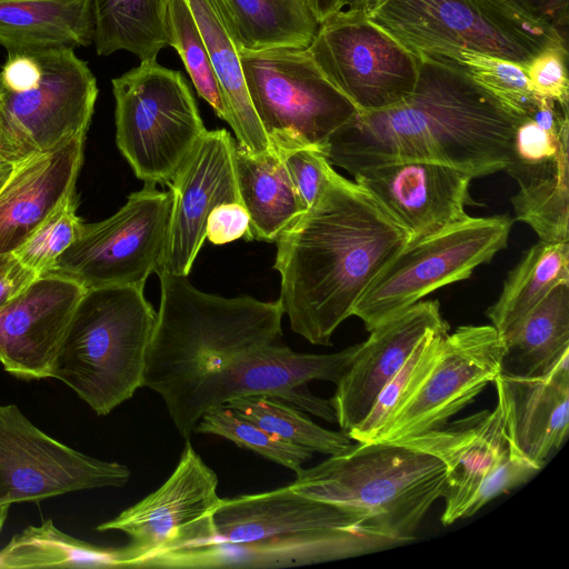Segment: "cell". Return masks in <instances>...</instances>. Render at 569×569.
I'll return each mask as SVG.
<instances>
[{"label": "cell", "instance_id": "obj_9", "mask_svg": "<svg viewBox=\"0 0 569 569\" xmlns=\"http://www.w3.org/2000/svg\"><path fill=\"white\" fill-rule=\"evenodd\" d=\"M508 216L467 217L437 233L409 241L373 278L352 316L368 331L443 286L466 280L506 248Z\"/></svg>", "mask_w": 569, "mask_h": 569}, {"label": "cell", "instance_id": "obj_23", "mask_svg": "<svg viewBox=\"0 0 569 569\" xmlns=\"http://www.w3.org/2000/svg\"><path fill=\"white\" fill-rule=\"evenodd\" d=\"M84 138L14 163L0 189V253L14 252L41 223L74 194Z\"/></svg>", "mask_w": 569, "mask_h": 569}, {"label": "cell", "instance_id": "obj_34", "mask_svg": "<svg viewBox=\"0 0 569 569\" xmlns=\"http://www.w3.org/2000/svg\"><path fill=\"white\" fill-rule=\"evenodd\" d=\"M226 406L269 433L312 452L335 456L352 445L347 432L322 428L300 409L276 397H240L228 401Z\"/></svg>", "mask_w": 569, "mask_h": 569}, {"label": "cell", "instance_id": "obj_44", "mask_svg": "<svg viewBox=\"0 0 569 569\" xmlns=\"http://www.w3.org/2000/svg\"><path fill=\"white\" fill-rule=\"evenodd\" d=\"M249 214L240 202H224L217 206L209 214L206 238L217 246L226 244L240 238L247 240Z\"/></svg>", "mask_w": 569, "mask_h": 569}, {"label": "cell", "instance_id": "obj_38", "mask_svg": "<svg viewBox=\"0 0 569 569\" xmlns=\"http://www.w3.org/2000/svg\"><path fill=\"white\" fill-rule=\"evenodd\" d=\"M167 26L169 46L180 56L198 94L220 119L228 122V112L206 44L186 0H169Z\"/></svg>", "mask_w": 569, "mask_h": 569}, {"label": "cell", "instance_id": "obj_42", "mask_svg": "<svg viewBox=\"0 0 569 569\" xmlns=\"http://www.w3.org/2000/svg\"><path fill=\"white\" fill-rule=\"evenodd\" d=\"M567 61V44H558L545 49L526 66L532 91L557 101L563 108H568L569 98Z\"/></svg>", "mask_w": 569, "mask_h": 569}, {"label": "cell", "instance_id": "obj_43", "mask_svg": "<svg viewBox=\"0 0 569 569\" xmlns=\"http://www.w3.org/2000/svg\"><path fill=\"white\" fill-rule=\"evenodd\" d=\"M540 469L510 447V453L482 483L469 509V517L488 502L528 481Z\"/></svg>", "mask_w": 569, "mask_h": 569}, {"label": "cell", "instance_id": "obj_13", "mask_svg": "<svg viewBox=\"0 0 569 569\" xmlns=\"http://www.w3.org/2000/svg\"><path fill=\"white\" fill-rule=\"evenodd\" d=\"M308 51L358 112L399 103L418 80V57L360 11H337L320 22Z\"/></svg>", "mask_w": 569, "mask_h": 569}, {"label": "cell", "instance_id": "obj_16", "mask_svg": "<svg viewBox=\"0 0 569 569\" xmlns=\"http://www.w3.org/2000/svg\"><path fill=\"white\" fill-rule=\"evenodd\" d=\"M234 150L227 130H207L167 184L171 193L170 219L154 272L187 277L206 240L210 212L220 203H241Z\"/></svg>", "mask_w": 569, "mask_h": 569}, {"label": "cell", "instance_id": "obj_19", "mask_svg": "<svg viewBox=\"0 0 569 569\" xmlns=\"http://www.w3.org/2000/svg\"><path fill=\"white\" fill-rule=\"evenodd\" d=\"M442 328L449 326L441 316L439 302L420 300L369 331L329 400L342 431L349 432L367 417L383 387L419 341Z\"/></svg>", "mask_w": 569, "mask_h": 569}, {"label": "cell", "instance_id": "obj_35", "mask_svg": "<svg viewBox=\"0 0 569 569\" xmlns=\"http://www.w3.org/2000/svg\"><path fill=\"white\" fill-rule=\"evenodd\" d=\"M447 60L496 97L503 106L522 117H531L539 104L529 83L526 67L471 50L448 48L423 53Z\"/></svg>", "mask_w": 569, "mask_h": 569}, {"label": "cell", "instance_id": "obj_41", "mask_svg": "<svg viewBox=\"0 0 569 569\" xmlns=\"http://www.w3.org/2000/svg\"><path fill=\"white\" fill-rule=\"evenodd\" d=\"M279 152L291 181L308 210L322 192L333 170L332 164L325 153L315 147H300Z\"/></svg>", "mask_w": 569, "mask_h": 569}, {"label": "cell", "instance_id": "obj_24", "mask_svg": "<svg viewBox=\"0 0 569 569\" xmlns=\"http://www.w3.org/2000/svg\"><path fill=\"white\" fill-rule=\"evenodd\" d=\"M509 446L541 469L569 432V355L546 376L493 380Z\"/></svg>", "mask_w": 569, "mask_h": 569}, {"label": "cell", "instance_id": "obj_50", "mask_svg": "<svg viewBox=\"0 0 569 569\" xmlns=\"http://www.w3.org/2000/svg\"><path fill=\"white\" fill-rule=\"evenodd\" d=\"M0 159L6 160V159H4V157H3V150H2L1 142H0ZM7 161H8V160H7Z\"/></svg>", "mask_w": 569, "mask_h": 569}, {"label": "cell", "instance_id": "obj_30", "mask_svg": "<svg viewBox=\"0 0 569 569\" xmlns=\"http://www.w3.org/2000/svg\"><path fill=\"white\" fill-rule=\"evenodd\" d=\"M238 49H306L319 22L307 0H221Z\"/></svg>", "mask_w": 569, "mask_h": 569}, {"label": "cell", "instance_id": "obj_22", "mask_svg": "<svg viewBox=\"0 0 569 569\" xmlns=\"http://www.w3.org/2000/svg\"><path fill=\"white\" fill-rule=\"evenodd\" d=\"M213 522L217 541L236 545L288 535L353 529L377 531L365 513L303 496L290 485L221 499Z\"/></svg>", "mask_w": 569, "mask_h": 569}, {"label": "cell", "instance_id": "obj_4", "mask_svg": "<svg viewBox=\"0 0 569 569\" xmlns=\"http://www.w3.org/2000/svg\"><path fill=\"white\" fill-rule=\"evenodd\" d=\"M157 312L132 286L86 289L52 363L50 378L107 416L142 387Z\"/></svg>", "mask_w": 569, "mask_h": 569}, {"label": "cell", "instance_id": "obj_8", "mask_svg": "<svg viewBox=\"0 0 569 569\" xmlns=\"http://www.w3.org/2000/svg\"><path fill=\"white\" fill-rule=\"evenodd\" d=\"M111 83L120 152L144 183L168 184L207 131L187 82L154 60Z\"/></svg>", "mask_w": 569, "mask_h": 569}, {"label": "cell", "instance_id": "obj_1", "mask_svg": "<svg viewBox=\"0 0 569 569\" xmlns=\"http://www.w3.org/2000/svg\"><path fill=\"white\" fill-rule=\"evenodd\" d=\"M413 91L383 110L357 112L327 139L322 152L350 174L396 162L428 161L472 178L502 171L509 163L515 128L526 117L453 63L417 54Z\"/></svg>", "mask_w": 569, "mask_h": 569}, {"label": "cell", "instance_id": "obj_2", "mask_svg": "<svg viewBox=\"0 0 569 569\" xmlns=\"http://www.w3.org/2000/svg\"><path fill=\"white\" fill-rule=\"evenodd\" d=\"M160 305L146 355L142 387L157 392L188 440L209 410L238 397L261 352L283 342L280 303L224 298L187 277L156 272Z\"/></svg>", "mask_w": 569, "mask_h": 569}, {"label": "cell", "instance_id": "obj_14", "mask_svg": "<svg viewBox=\"0 0 569 569\" xmlns=\"http://www.w3.org/2000/svg\"><path fill=\"white\" fill-rule=\"evenodd\" d=\"M130 469L80 452L33 425L16 405H0V503L121 488Z\"/></svg>", "mask_w": 569, "mask_h": 569}, {"label": "cell", "instance_id": "obj_47", "mask_svg": "<svg viewBox=\"0 0 569 569\" xmlns=\"http://www.w3.org/2000/svg\"><path fill=\"white\" fill-rule=\"evenodd\" d=\"M369 0H339L338 11H360L362 12Z\"/></svg>", "mask_w": 569, "mask_h": 569}, {"label": "cell", "instance_id": "obj_17", "mask_svg": "<svg viewBox=\"0 0 569 569\" xmlns=\"http://www.w3.org/2000/svg\"><path fill=\"white\" fill-rule=\"evenodd\" d=\"M353 177L410 233V241L462 221L469 217L466 207L475 203L469 193L473 178L441 163H387Z\"/></svg>", "mask_w": 569, "mask_h": 569}, {"label": "cell", "instance_id": "obj_27", "mask_svg": "<svg viewBox=\"0 0 569 569\" xmlns=\"http://www.w3.org/2000/svg\"><path fill=\"white\" fill-rule=\"evenodd\" d=\"M234 167L240 200L249 214L247 240L274 241L307 211L279 151L250 153L238 144Z\"/></svg>", "mask_w": 569, "mask_h": 569}, {"label": "cell", "instance_id": "obj_29", "mask_svg": "<svg viewBox=\"0 0 569 569\" xmlns=\"http://www.w3.org/2000/svg\"><path fill=\"white\" fill-rule=\"evenodd\" d=\"M560 284H569V242L539 240L508 272L498 299L486 312L501 340Z\"/></svg>", "mask_w": 569, "mask_h": 569}, {"label": "cell", "instance_id": "obj_33", "mask_svg": "<svg viewBox=\"0 0 569 569\" xmlns=\"http://www.w3.org/2000/svg\"><path fill=\"white\" fill-rule=\"evenodd\" d=\"M568 137L561 141L556 167L519 186L511 198L516 219L528 224L546 242H569Z\"/></svg>", "mask_w": 569, "mask_h": 569}, {"label": "cell", "instance_id": "obj_6", "mask_svg": "<svg viewBox=\"0 0 569 569\" xmlns=\"http://www.w3.org/2000/svg\"><path fill=\"white\" fill-rule=\"evenodd\" d=\"M98 98L96 77L72 48L11 51L0 68V142L18 162L86 138Z\"/></svg>", "mask_w": 569, "mask_h": 569}, {"label": "cell", "instance_id": "obj_25", "mask_svg": "<svg viewBox=\"0 0 569 569\" xmlns=\"http://www.w3.org/2000/svg\"><path fill=\"white\" fill-rule=\"evenodd\" d=\"M186 1L206 44L238 146L253 154L271 150L270 140L251 103L237 39L221 0Z\"/></svg>", "mask_w": 569, "mask_h": 569}, {"label": "cell", "instance_id": "obj_45", "mask_svg": "<svg viewBox=\"0 0 569 569\" xmlns=\"http://www.w3.org/2000/svg\"><path fill=\"white\" fill-rule=\"evenodd\" d=\"M37 277L14 252L0 253V308L24 291Z\"/></svg>", "mask_w": 569, "mask_h": 569}, {"label": "cell", "instance_id": "obj_3", "mask_svg": "<svg viewBox=\"0 0 569 569\" xmlns=\"http://www.w3.org/2000/svg\"><path fill=\"white\" fill-rule=\"evenodd\" d=\"M410 240L365 188L333 169L316 202L276 240L278 301L292 331L331 346L373 278Z\"/></svg>", "mask_w": 569, "mask_h": 569}, {"label": "cell", "instance_id": "obj_18", "mask_svg": "<svg viewBox=\"0 0 569 569\" xmlns=\"http://www.w3.org/2000/svg\"><path fill=\"white\" fill-rule=\"evenodd\" d=\"M57 273L37 277L0 308V363L21 379L50 378L61 340L84 292Z\"/></svg>", "mask_w": 569, "mask_h": 569}, {"label": "cell", "instance_id": "obj_10", "mask_svg": "<svg viewBox=\"0 0 569 569\" xmlns=\"http://www.w3.org/2000/svg\"><path fill=\"white\" fill-rule=\"evenodd\" d=\"M253 109L271 147H315L358 110L320 71L308 48L239 50Z\"/></svg>", "mask_w": 569, "mask_h": 569}, {"label": "cell", "instance_id": "obj_11", "mask_svg": "<svg viewBox=\"0 0 569 569\" xmlns=\"http://www.w3.org/2000/svg\"><path fill=\"white\" fill-rule=\"evenodd\" d=\"M218 476L186 440L171 476L156 491L97 530H118L122 567H147L160 557L217 541L213 515L220 503Z\"/></svg>", "mask_w": 569, "mask_h": 569}, {"label": "cell", "instance_id": "obj_20", "mask_svg": "<svg viewBox=\"0 0 569 569\" xmlns=\"http://www.w3.org/2000/svg\"><path fill=\"white\" fill-rule=\"evenodd\" d=\"M396 442L430 453L446 466L445 526L469 517L478 490L510 453L498 402L491 411L476 412Z\"/></svg>", "mask_w": 569, "mask_h": 569}, {"label": "cell", "instance_id": "obj_40", "mask_svg": "<svg viewBox=\"0 0 569 569\" xmlns=\"http://www.w3.org/2000/svg\"><path fill=\"white\" fill-rule=\"evenodd\" d=\"M568 132L569 122L556 133L542 128L531 117L523 118L515 128L505 171L519 186L549 172L557 164L561 141Z\"/></svg>", "mask_w": 569, "mask_h": 569}, {"label": "cell", "instance_id": "obj_12", "mask_svg": "<svg viewBox=\"0 0 569 569\" xmlns=\"http://www.w3.org/2000/svg\"><path fill=\"white\" fill-rule=\"evenodd\" d=\"M170 210V191L144 183L114 214L84 224L79 239L62 253L51 272L84 289L107 286L143 289L161 261Z\"/></svg>", "mask_w": 569, "mask_h": 569}, {"label": "cell", "instance_id": "obj_5", "mask_svg": "<svg viewBox=\"0 0 569 569\" xmlns=\"http://www.w3.org/2000/svg\"><path fill=\"white\" fill-rule=\"evenodd\" d=\"M291 488L365 513L373 529L407 543L442 498L446 466L400 442L366 441L296 472Z\"/></svg>", "mask_w": 569, "mask_h": 569}, {"label": "cell", "instance_id": "obj_7", "mask_svg": "<svg viewBox=\"0 0 569 569\" xmlns=\"http://www.w3.org/2000/svg\"><path fill=\"white\" fill-rule=\"evenodd\" d=\"M366 18L413 54L460 48L527 66L567 44L510 0H369Z\"/></svg>", "mask_w": 569, "mask_h": 569}, {"label": "cell", "instance_id": "obj_49", "mask_svg": "<svg viewBox=\"0 0 569 569\" xmlns=\"http://www.w3.org/2000/svg\"><path fill=\"white\" fill-rule=\"evenodd\" d=\"M10 507H11L10 503H0V531L2 530V528L4 526Z\"/></svg>", "mask_w": 569, "mask_h": 569}, {"label": "cell", "instance_id": "obj_37", "mask_svg": "<svg viewBox=\"0 0 569 569\" xmlns=\"http://www.w3.org/2000/svg\"><path fill=\"white\" fill-rule=\"evenodd\" d=\"M194 432L224 438L295 472L302 469L303 462L313 453L269 433L226 405L207 411L198 421Z\"/></svg>", "mask_w": 569, "mask_h": 569}, {"label": "cell", "instance_id": "obj_15", "mask_svg": "<svg viewBox=\"0 0 569 569\" xmlns=\"http://www.w3.org/2000/svg\"><path fill=\"white\" fill-rule=\"evenodd\" d=\"M502 340L491 325L447 333L433 367L375 441H399L437 429L470 405L500 373Z\"/></svg>", "mask_w": 569, "mask_h": 569}, {"label": "cell", "instance_id": "obj_28", "mask_svg": "<svg viewBox=\"0 0 569 569\" xmlns=\"http://www.w3.org/2000/svg\"><path fill=\"white\" fill-rule=\"evenodd\" d=\"M500 373L537 378L569 355V284L556 287L502 340Z\"/></svg>", "mask_w": 569, "mask_h": 569}, {"label": "cell", "instance_id": "obj_46", "mask_svg": "<svg viewBox=\"0 0 569 569\" xmlns=\"http://www.w3.org/2000/svg\"><path fill=\"white\" fill-rule=\"evenodd\" d=\"M523 12L553 28L567 40L569 0H510Z\"/></svg>", "mask_w": 569, "mask_h": 569}, {"label": "cell", "instance_id": "obj_31", "mask_svg": "<svg viewBox=\"0 0 569 569\" xmlns=\"http://www.w3.org/2000/svg\"><path fill=\"white\" fill-rule=\"evenodd\" d=\"M93 44L99 56L129 51L140 61H154L169 46V0H91Z\"/></svg>", "mask_w": 569, "mask_h": 569}, {"label": "cell", "instance_id": "obj_21", "mask_svg": "<svg viewBox=\"0 0 569 569\" xmlns=\"http://www.w3.org/2000/svg\"><path fill=\"white\" fill-rule=\"evenodd\" d=\"M403 545L385 533L337 530L288 535L249 543H212L152 560L148 567L167 568H267L342 560Z\"/></svg>", "mask_w": 569, "mask_h": 569}, {"label": "cell", "instance_id": "obj_32", "mask_svg": "<svg viewBox=\"0 0 569 569\" xmlns=\"http://www.w3.org/2000/svg\"><path fill=\"white\" fill-rule=\"evenodd\" d=\"M122 567L120 548H101L58 529L51 519L28 526L0 550V568Z\"/></svg>", "mask_w": 569, "mask_h": 569}, {"label": "cell", "instance_id": "obj_36", "mask_svg": "<svg viewBox=\"0 0 569 569\" xmlns=\"http://www.w3.org/2000/svg\"><path fill=\"white\" fill-rule=\"evenodd\" d=\"M449 328L427 333L411 355L379 393L367 417L347 435L356 442L375 441L390 418L422 383L442 348Z\"/></svg>", "mask_w": 569, "mask_h": 569}, {"label": "cell", "instance_id": "obj_26", "mask_svg": "<svg viewBox=\"0 0 569 569\" xmlns=\"http://www.w3.org/2000/svg\"><path fill=\"white\" fill-rule=\"evenodd\" d=\"M91 0H0V46L7 52L93 43Z\"/></svg>", "mask_w": 569, "mask_h": 569}, {"label": "cell", "instance_id": "obj_48", "mask_svg": "<svg viewBox=\"0 0 569 569\" xmlns=\"http://www.w3.org/2000/svg\"><path fill=\"white\" fill-rule=\"evenodd\" d=\"M16 162L0 159V189L3 187L8 178L11 176Z\"/></svg>", "mask_w": 569, "mask_h": 569}, {"label": "cell", "instance_id": "obj_39", "mask_svg": "<svg viewBox=\"0 0 569 569\" xmlns=\"http://www.w3.org/2000/svg\"><path fill=\"white\" fill-rule=\"evenodd\" d=\"M76 210L73 194L66 199L14 251L18 259L38 276L51 272L58 259L82 233L84 223Z\"/></svg>", "mask_w": 569, "mask_h": 569}]
</instances>
